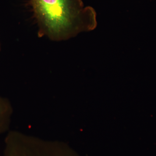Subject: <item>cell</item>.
Instances as JSON below:
<instances>
[{
	"instance_id": "obj_1",
	"label": "cell",
	"mask_w": 156,
	"mask_h": 156,
	"mask_svg": "<svg viewBox=\"0 0 156 156\" xmlns=\"http://www.w3.org/2000/svg\"><path fill=\"white\" fill-rule=\"evenodd\" d=\"M39 34L55 41L66 40L97 26L96 12L82 0H29Z\"/></svg>"
},
{
	"instance_id": "obj_2",
	"label": "cell",
	"mask_w": 156,
	"mask_h": 156,
	"mask_svg": "<svg viewBox=\"0 0 156 156\" xmlns=\"http://www.w3.org/2000/svg\"><path fill=\"white\" fill-rule=\"evenodd\" d=\"M3 156H73L66 145L10 131L5 139Z\"/></svg>"
},
{
	"instance_id": "obj_3",
	"label": "cell",
	"mask_w": 156,
	"mask_h": 156,
	"mask_svg": "<svg viewBox=\"0 0 156 156\" xmlns=\"http://www.w3.org/2000/svg\"><path fill=\"white\" fill-rule=\"evenodd\" d=\"M13 112L10 101L0 95V134L9 131Z\"/></svg>"
}]
</instances>
